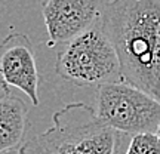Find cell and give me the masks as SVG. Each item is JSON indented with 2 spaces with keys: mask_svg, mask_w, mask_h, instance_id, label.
<instances>
[{
  "mask_svg": "<svg viewBox=\"0 0 160 154\" xmlns=\"http://www.w3.org/2000/svg\"><path fill=\"white\" fill-rule=\"evenodd\" d=\"M102 27L117 52L123 82L160 102V0H110Z\"/></svg>",
  "mask_w": 160,
  "mask_h": 154,
  "instance_id": "obj_1",
  "label": "cell"
},
{
  "mask_svg": "<svg viewBox=\"0 0 160 154\" xmlns=\"http://www.w3.org/2000/svg\"><path fill=\"white\" fill-rule=\"evenodd\" d=\"M156 133H157V137H159V139H160V123H159V126H157V129H156Z\"/></svg>",
  "mask_w": 160,
  "mask_h": 154,
  "instance_id": "obj_11",
  "label": "cell"
},
{
  "mask_svg": "<svg viewBox=\"0 0 160 154\" xmlns=\"http://www.w3.org/2000/svg\"><path fill=\"white\" fill-rule=\"evenodd\" d=\"M0 154H19V151H18V148H15V150H9V151H3Z\"/></svg>",
  "mask_w": 160,
  "mask_h": 154,
  "instance_id": "obj_10",
  "label": "cell"
},
{
  "mask_svg": "<svg viewBox=\"0 0 160 154\" xmlns=\"http://www.w3.org/2000/svg\"><path fill=\"white\" fill-rule=\"evenodd\" d=\"M97 117L119 133L156 132L160 123V102L126 82L97 87Z\"/></svg>",
  "mask_w": 160,
  "mask_h": 154,
  "instance_id": "obj_4",
  "label": "cell"
},
{
  "mask_svg": "<svg viewBox=\"0 0 160 154\" xmlns=\"http://www.w3.org/2000/svg\"><path fill=\"white\" fill-rule=\"evenodd\" d=\"M8 92H9V87H8V86H6L5 83L0 80V98L3 97V95H6Z\"/></svg>",
  "mask_w": 160,
  "mask_h": 154,
  "instance_id": "obj_9",
  "label": "cell"
},
{
  "mask_svg": "<svg viewBox=\"0 0 160 154\" xmlns=\"http://www.w3.org/2000/svg\"><path fill=\"white\" fill-rule=\"evenodd\" d=\"M0 80L8 87H17L37 107L39 71L33 43L27 34L11 33L0 42Z\"/></svg>",
  "mask_w": 160,
  "mask_h": 154,
  "instance_id": "obj_6",
  "label": "cell"
},
{
  "mask_svg": "<svg viewBox=\"0 0 160 154\" xmlns=\"http://www.w3.org/2000/svg\"><path fill=\"white\" fill-rule=\"evenodd\" d=\"M119 154L120 147H119ZM123 154H160V139L156 132H141L131 135Z\"/></svg>",
  "mask_w": 160,
  "mask_h": 154,
  "instance_id": "obj_8",
  "label": "cell"
},
{
  "mask_svg": "<svg viewBox=\"0 0 160 154\" xmlns=\"http://www.w3.org/2000/svg\"><path fill=\"white\" fill-rule=\"evenodd\" d=\"M119 147H120V144H119ZM116 154H119V148H117V153H116Z\"/></svg>",
  "mask_w": 160,
  "mask_h": 154,
  "instance_id": "obj_12",
  "label": "cell"
},
{
  "mask_svg": "<svg viewBox=\"0 0 160 154\" xmlns=\"http://www.w3.org/2000/svg\"><path fill=\"white\" fill-rule=\"evenodd\" d=\"M122 133L105 126L95 108L71 102L58 110L52 126L18 147L19 154H116Z\"/></svg>",
  "mask_w": 160,
  "mask_h": 154,
  "instance_id": "obj_2",
  "label": "cell"
},
{
  "mask_svg": "<svg viewBox=\"0 0 160 154\" xmlns=\"http://www.w3.org/2000/svg\"><path fill=\"white\" fill-rule=\"evenodd\" d=\"M108 3L110 0H45L42 13L48 45H62L99 24Z\"/></svg>",
  "mask_w": 160,
  "mask_h": 154,
  "instance_id": "obj_5",
  "label": "cell"
},
{
  "mask_svg": "<svg viewBox=\"0 0 160 154\" xmlns=\"http://www.w3.org/2000/svg\"><path fill=\"white\" fill-rule=\"evenodd\" d=\"M55 70L76 86H101L123 82L119 57L102 21L74 39L58 45Z\"/></svg>",
  "mask_w": 160,
  "mask_h": 154,
  "instance_id": "obj_3",
  "label": "cell"
},
{
  "mask_svg": "<svg viewBox=\"0 0 160 154\" xmlns=\"http://www.w3.org/2000/svg\"><path fill=\"white\" fill-rule=\"evenodd\" d=\"M28 105L8 92L0 98V153L18 148L27 127Z\"/></svg>",
  "mask_w": 160,
  "mask_h": 154,
  "instance_id": "obj_7",
  "label": "cell"
}]
</instances>
